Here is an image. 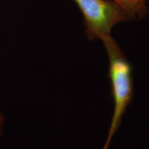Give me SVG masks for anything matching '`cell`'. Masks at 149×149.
I'll return each mask as SVG.
<instances>
[{"mask_svg": "<svg viewBox=\"0 0 149 149\" xmlns=\"http://www.w3.org/2000/svg\"><path fill=\"white\" fill-rule=\"evenodd\" d=\"M109 57V77L113 102V113L105 144L102 149H109L113 136L122 124L126 109L134 98L133 66L111 35L101 40Z\"/></svg>", "mask_w": 149, "mask_h": 149, "instance_id": "obj_1", "label": "cell"}, {"mask_svg": "<svg viewBox=\"0 0 149 149\" xmlns=\"http://www.w3.org/2000/svg\"><path fill=\"white\" fill-rule=\"evenodd\" d=\"M84 17L85 33L89 40L111 35L115 25L131 21L124 9L112 0H73Z\"/></svg>", "mask_w": 149, "mask_h": 149, "instance_id": "obj_2", "label": "cell"}, {"mask_svg": "<svg viewBox=\"0 0 149 149\" xmlns=\"http://www.w3.org/2000/svg\"><path fill=\"white\" fill-rule=\"evenodd\" d=\"M120 5L131 20L141 19L148 15L149 8L146 0H112Z\"/></svg>", "mask_w": 149, "mask_h": 149, "instance_id": "obj_3", "label": "cell"}, {"mask_svg": "<svg viewBox=\"0 0 149 149\" xmlns=\"http://www.w3.org/2000/svg\"><path fill=\"white\" fill-rule=\"evenodd\" d=\"M3 122H4V117L0 113V136H1V133H2V126Z\"/></svg>", "mask_w": 149, "mask_h": 149, "instance_id": "obj_4", "label": "cell"}]
</instances>
